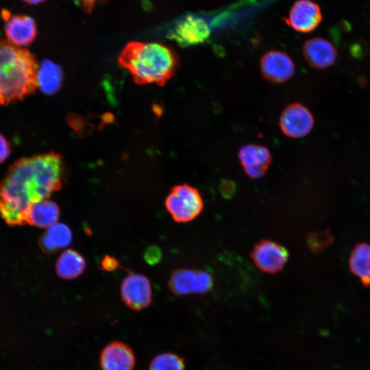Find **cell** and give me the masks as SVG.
Here are the masks:
<instances>
[{"mask_svg":"<svg viewBox=\"0 0 370 370\" xmlns=\"http://www.w3.org/2000/svg\"><path fill=\"white\" fill-rule=\"evenodd\" d=\"M288 251L281 245L269 240L256 244L251 256L256 266L262 271L275 273L281 271L288 258Z\"/></svg>","mask_w":370,"mask_h":370,"instance_id":"7","label":"cell"},{"mask_svg":"<svg viewBox=\"0 0 370 370\" xmlns=\"http://www.w3.org/2000/svg\"><path fill=\"white\" fill-rule=\"evenodd\" d=\"M118 62L136 84L163 86L174 75L178 58L172 49L163 44L134 41L122 50Z\"/></svg>","mask_w":370,"mask_h":370,"instance_id":"2","label":"cell"},{"mask_svg":"<svg viewBox=\"0 0 370 370\" xmlns=\"http://www.w3.org/2000/svg\"><path fill=\"white\" fill-rule=\"evenodd\" d=\"M321 19V10L317 3L310 0H298L284 21L295 31L308 33L317 28Z\"/></svg>","mask_w":370,"mask_h":370,"instance_id":"11","label":"cell"},{"mask_svg":"<svg viewBox=\"0 0 370 370\" xmlns=\"http://www.w3.org/2000/svg\"><path fill=\"white\" fill-rule=\"evenodd\" d=\"M121 298L130 308L139 310L147 307L151 301V288L148 279L140 274H130L123 281Z\"/></svg>","mask_w":370,"mask_h":370,"instance_id":"10","label":"cell"},{"mask_svg":"<svg viewBox=\"0 0 370 370\" xmlns=\"http://www.w3.org/2000/svg\"><path fill=\"white\" fill-rule=\"evenodd\" d=\"M86 267L83 256L73 249L63 251L56 263V273L59 277L66 280L80 275Z\"/></svg>","mask_w":370,"mask_h":370,"instance_id":"18","label":"cell"},{"mask_svg":"<svg viewBox=\"0 0 370 370\" xmlns=\"http://www.w3.org/2000/svg\"><path fill=\"white\" fill-rule=\"evenodd\" d=\"M38 64L24 47L0 39V104L21 101L38 88Z\"/></svg>","mask_w":370,"mask_h":370,"instance_id":"3","label":"cell"},{"mask_svg":"<svg viewBox=\"0 0 370 370\" xmlns=\"http://www.w3.org/2000/svg\"><path fill=\"white\" fill-rule=\"evenodd\" d=\"M70 228L64 223H56L48 227L40 236L39 244L47 253H53L69 246L72 241Z\"/></svg>","mask_w":370,"mask_h":370,"instance_id":"17","label":"cell"},{"mask_svg":"<svg viewBox=\"0 0 370 370\" xmlns=\"http://www.w3.org/2000/svg\"><path fill=\"white\" fill-rule=\"evenodd\" d=\"M210 36V28L206 21L197 16L187 15L180 20L169 31L168 37L181 47L201 44Z\"/></svg>","mask_w":370,"mask_h":370,"instance_id":"5","label":"cell"},{"mask_svg":"<svg viewBox=\"0 0 370 370\" xmlns=\"http://www.w3.org/2000/svg\"><path fill=\"white\" fill-rule=\"evenodd\" d=\"M5 20L4 32L11 43L24 47L33 42L37 36V27L34 19L27 14L11 15L7 10L2 13Z\"/></svg>","mask_w":370,"mask_h":370,"instance_id":"8","label":"cell"},{"mask_svg":"<svg viewBox=\"0 0 370 370\" xmlns=\"http://www.w3.org/2000/svg\"><path fill=\"white\" fill-rule=\"evenodd\" d=\"M235 190V186L230 181H225L221 184V191L225 195H230Z\"/></svg>","mask_w":370,"mask_h":370,"instance_id":"25","label":"cell"},{"mask_svg":"<svg viewBox=\"0 0 370 370\" xmlns=\"http://www.w3.org/2000/svg\"><path fill=\"white\" fill-rule=\"evenodd\" d=\"M60 217L58 206L48 199L34 204L29 209L26 217V224L48 228L58 222Z\"/></svg>","mask_w":370,"mask_h":370,"instance_id":"16","label":"cell"},{"mask_svg":"<svg viewBox=\"0 0 370 370\" xmlns=\"http://www.w3.org/2000/svg\"><path fill=\"white\" fill-rule=\"evenodd\" d=\"M11 153V145L5 137L0 134V163L5 162Z\"/></svg>","mask_w":370,"mask_h":370,"instance_id":"22","label":"cell"},{"mask_svg":"<svg viewBox=\"0 0 370 370\" xmlns=\"http://www.w3.org/2000/svg\"><path fill=\"white\" fill-rule=\"evenodd\" d=\"M241 164L251 178H260L269 169L272 156L269 150L260 145L248 144L238 151Z\"/></svg>","mask_w":370,"mask_h":370,"instance_id":"12","label":"cell"},{"mask_svg":"<svg viewBox=\"0 0 370 370\" xmlns=\"http://www.w3.org/2000/svg\"><path fill=\"white\" fill-rule=\"evenodd\" d=\"M135 356L126 344L115 341L107 345L100 356V365L103 370H133Z\"/></svg>","mask_w":370,"mask_h":370,"instance_id":"15","label":"cell"},{"mask_svg":"<svg viewBox=\"0 0 370 370\" xmlns=\"http://www.w3.org/2000/svg\"><path fill=\"white\" fill-rule=\"evenodd\" d=\"M280 127L286 136L299 138L307 136L314 125L310 111L299 103L286 106L280 118Z\"/></svg>","mask_w":370,"mask_h":370,"instance_id":"6","label":"cell"},{"mask_svg":"<svg viewBox=\"0 0 370 370\" xmlns=\"http://www.w3.org/2000/svg\"><path fill=\"white\" fill-rule=\"evenodd\" d=\"M351 271L362 284L370 286V245L360 243L353 249L349 260Z\"/></svg>","mask_w":370,"mask_h":370,"instance_id":"19","label":"cell"},{"mask_svg":"<svg viewBox=\"0 0 370 370\" xmlns=\"http://www.w3.org/2000/svg\"><path fill=\"white\" fill-rule=\"evenodd\" d=\"M184 360L176 354L164 353L151 362L149 370H184Z\"/></svg>","mask_w":370,"mask_h":370,"instance_id":"21","label":"cell"},{"mask_svg":"<svg viewBox=\"0 0 370 370\" xmlns=\"http://www.w3.org/2000/svg\"><path fill=\"white\" fill-rule=\"evenodd\" d=\"M64 177L63 160L57 153L16 161L0 182V217L11 226L25 225L29 208L60 190Z\"/></svg>","mask_w":370,"mask_h":370,"instance_id":"1","label":"cell"},{"mask_svg":"<svg viewBox=\"0 0 370 370\" xmlns=\"http://www.w3.org/2000/svg\"><path fill=\"white\" fill-rule=\"evenodd\" d=\"M118 265L119 264L117 260L110 256H106L101 262L103 269L108 271H112L115 270Z\"/></svg>","mask_w":370,"mask_h":370,"instance_id":"23","label":"cell"},{"mask_svg":"<svg viewBox=\"0 0 370 370\" xmlns=\"http://www.w3.org/2000/svg\"><path fill=\"white\" fill-rule=\"evenodd\" d=\"M160 257V250L158 248H156L155 247H152L151 248H149L146 254H145V258L149 263H156L157 262Z\"/></svg>","mask_w":370,"mask_h":370,"instance_id":"24","label":"cell"},{"mask_svg":"<svg viewBox=\"0 0 370 370\" xmlns=\"http://www.w3.org/2000/svg\"><path fill=\"white\" fill-rule=\"evenodd\" d=\"M165 205L173 219L182 223L193 220L204 206L198 190L186 184L174 186L166 199Z\"/></svg>","mask_w":370,"mask_h":370,"instance_id":"4","label":"cell"},{"mask_svg":"<svg viewBox=\"0 0 370 370\" xmlns=\"http://www.w3.org/2000/svg\"><path fill=\"white\" fill-rule=\"evenodd\" d=\"M82 3V8L86 13H90L96 2L99 0H79Z\"/></svg>","mask_w":370,"mask_h":370,"instance_id":"26","label":"cell"},{"mask_svg":"<svg viewBox=\"0 0 370 370\" xmlns=\"http://www.w3.org/2000/svg\"><path fill=\"white\" fill-rule=\"evenodd\" d=\"M62 79V70L57 64L47 61L38 66V88L39 87L44 92L54 93L60 87Z\"/></svg>","mask_w":370,"mask_h":370,"instance_id":"20","label":"cell"},{"mask_svg":"<svg viewBox=\"0 0 370 370\" xmlns=\"http://www.w3.org/2000/svg\"><path fill=\"white\" fill-rule=\"evenodd\" d=\"M24 2L30 5H37L44 2L45 0H22Z\"/></svg>","mask_w":370,"mask_h":370,"instance_id":"27","label":"cell"},{"mask_svg":"<svg viewBox=\"0 0 370 370\" xmlns=\"http://www.w3.org/2000/svg\"><path fill=\"white\" fill-rule=\"evenodd\" d=\"M262 76L269 82L280 84L288 80L295 73V64L286 53L269 51L264 53L260 62Z\"/></svg>","mask_w":370,"mask_h":370,"instance_id":"9","label":"cell"},{"mask_svg":"<svg viewBox=\"0 0 370 370\" xmlns=\"http://www.w3.org/2000/svg\"><path fill=\"white\" fill-rule=\"evenodd\" d=\"M303 54L308 63L318 69L328 68L337 58L334 46L328 40L319 37L306 41L303 47Z\"/></svg>","mask_w":370,"mask_h":370,"instance_id":"14","label":"cell"},{"mask_svg":"<svg viewBox=\"0 0 370 370\" xmlns=\"http://www.w3.org/2000/svg\"><path fill=\"white\" fill-rule=\"evenodd\" d=\"M212 286V279L204 271H177L173 274L170 280L171 290L180 295L204 293Z\"/></svg>","mask_w":370,"mask_h":370,"instance_id":"13","label":"cell"}]
</instances>
